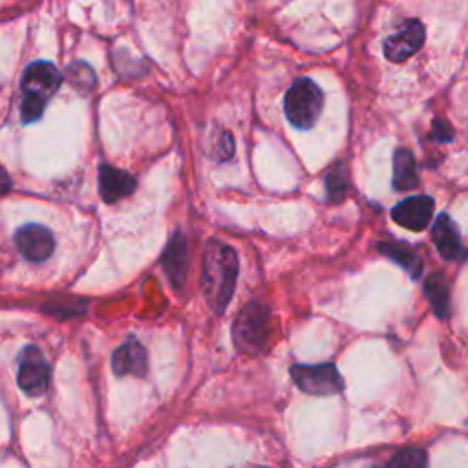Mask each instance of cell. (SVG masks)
Returning a JSON list of instances; mask_svg holds the SVG:
<instances>
[{
	"mask_svg": "<svg viewBox=\"0 0 468 468\" xmlns=\"http://www.w3.org/2000/svg\"><path fill=\"white\" fill-rule=\"evenodd\" d=\"M238 271V256L232 247L218 239H208L203 252L201 291L214 313L219 314L229 305L236 287Z\"/></svg>",
	"mask_w": 468,
	"mask_h": 468,
	"instance_id": "obj_1",
	"label": "cell"
},
{
	"mask_svg": "<svg viewBox=\"0 0 468 468\" xmlns=\"http://www.w3.org/2000/svg\"><path fill=\"white\" fill-rule=\"evenodd\" d=\"M322 108L324 93L309 77L296 79L283 97L285 117L298 130L313 128L322 113Z\"/></svg>",
	"mask_w": 468,
	"mask_h": 468,
	"instance_id": "obj_2",
	"label": "cell"
},
{
	"mask_svg": "<svg viewBox=\"0 0 468 468\" xmlns=\"http://www.w3.org/2000/svg\"><path fill=\"white\" fill-rule=\"evenodd\" d=\"M271 311L256 302L247 303L236 316L232 325V338L239 351L256 355L269 344Z\"/></svg>",
	"mask_w": 468,
	"mask_h": 468,
	"instance_id": "obj_3",
	"label": "cell"
},
{
	"mask_svg": "<svg viewBox=\"0 0 468 468\" xmlns=\"http://www.w3.org/2000/svg\"><path fill=\"white\" fill-rule=\"evenodd\" d=\"M291 377L294 384L309 395H336L344 389V380L331 362L324 364H294L291 367Z\"/></svg>",
	"mask_w": 468,
	"mask_h": 468,
	"instance_id": "obj_4",
	"label": "cell"
},
{
	"mask_svg": "<svg viewBox=\"0 0 468 468\" xmlns=\"http://www.w3.org/2000/svg\"><path fill=\"white\" fill-rule=\"evenodd\" d=\"M49 364L42 351L35 346H26L18 355V388L29 397H40L49 386Z\"/></svg>",
	"mask_w": 468,
	"mask_h": 468,
	"instance_id": "obj_5",
	"label": "cell"
},
{
	"mask_svg": "<svg viewBox=\"0 0 468 468\" xmlns=\"http://www.w3.org/2000/svg\"><path fill=\"white\" fill-rule=\"evenodd\" d=\"M424 26L417 18H408L399 31L384 40V55L391 62H402L420 49L424 44Z\"/></svg>",
	"mask_w": 468,
	"mask_h": 468,
	"instance_id": "obj_6",
	"label": "cell"
},
{
	"mask_svg": "<svg viewBox=\"0 0 468 468\" xmlns=\"http://www.w3.org/2000/svg\"><path fill=\"white\" fill-rule=\"evenodd\" d=\"M18 252L29 261H44L53 254L55 238L49 229L38 223H26L15 232Z\"/></svg>",
	"mask_w": 468,
	"mask_h": 468,
	"instance_id": "obj_7",
	"label": "cell"
},
{
	"mask_svg": "<svg viewBox=\"0 0 468 468\" xmlns=\"http://www.w3.org/2000/svg\"><path fill=\"white\" fill-rule=\"evenodd\" d=\"M62 82L60 71L51 64L44 60L31 62L22 75V91L24 95H37L44 101L55 95Z\"/></svg>",
	"mask_w": 468,
	"mask_h": 468,
	"instance_id": "obj_8",
	"label": "cell"
},
{
	"mask_svg": "<svg viewBox=\"0 0 468 468\" xmlns=\"http://www.w3.org/2000/svg\"><path fill=\"white\" fill-rule=\"evenodd\" d=\"M431 216L433 199L430 196H411L391 208L393 221L408 230H424L430 225Z\"/></svg>",
	"mask_w": 468,
	"mask_h": 468,
	"instance_id": "obj_9",
	"label": "cell"
},
{
	"mask_svg": "<svg viewBox=\"0 0 468 468\" xmlns=\"http://www.w3.org/2000/svg\"><path fill=\"white\" fill-rule=\"evenodd\" d=\"M112 366H113V373L119 377H124V375L144 377L148 369L146 349L139 344V340L132 336L113 351Z\"/></svg>",
	"mask_w": 468,
	"mask_h": 468,
	"instance_id": "obj_10",
	"label": "cell"
},
{
	"mask_svg": "<svg viewBox=\"0 0 468 468\" xmlns=\"http://www.w3.org/2000/svg\"><path fill=\"white\" fill-rule=\"evenodd\" d=\"M431 241L444 260L455 261L463 258V245L457 225L448 214H439L431 225Z\"/></svg>",
	"mask_w": 468,
	"mask_h": 468,
	"instance_id": "obj_11",
	"label": "cell"
},
{
	"mask_svg": "<svg viewBox=\"0 0 468 468\" xmlns=\"http://www.w3.org/2000/svg\"><path fill=\"white\" fill-rule=\"evenodd\" d=\"M135 177L121 168L110 165H102L99 168V192L106 203L130 196L135 190Z\"/></svg>",
	"mask_w": 468,
	"mask_h": 468,
	"instance_id": "obj_12",
	"label": "cell"
},
{
	"mask_svg": "<svg viewBox=\"0 0 468 468\" xmlns=\"http://www.w3.org/2000/svg\"><path fill=\"white\" fill-rule=\"evenodd\" d=\"M163 269L168 274L174 287H179L185 282L186 267H188V249L186 239L181 232H176L168 241L163 254Z\"/></svg>",
	"mask_w": 468,
	"mask_h": 468,
	"instance_id": "obj_13",
	"label": "cell"
},
{
	"mask_svg": "<svg viewBox=\"0 0 468 468\" xmlns=\"http://www.w3.org/2000/svg\"><path fill=\"white\" fill-rule=\"evenodd\" d=\"M419 185L415 157L408 148H399L393 155V188L397 192L413 190Z\"/></svg>",
	"mask_w": 468,
	"mask_h": 468,
	"instance_id": "obj_14",
	"label": "cell"
},
{
	"mask_svg": "<svg viewBox=\"0 0 468 468\" xmlns=\"http://www.w3.org/2000/svg\"><path fill=\"white\" fill-rule=\"evenodd\" d=\"M377 250L395 263H399L413 280H417L422 274V263L420 258L406 245L402 243H393V241H378Z\"/></svg>",
	"mask_w": 468,
	"mask_h": 468,
	"instance_id": "obj_15",
	"label": "cell"
},
{
	"mask_svg": "<svg viewBox=\"0 0 468 468\" xmlns=\"http://www.w3.org/2000/svg\"><path fill=\"white\" fill-rule=\"evenodd\" d=\"M424 294L439 318H446L450 313V292L442 272H433L424 282Z\"/></svg>",
	"mask_w": 468,
	"mask_h": 468,
	"instance_id": "obj_16",
	"label": "cell"
},
{
	"mask_svg": "<svg viewBox=\"0 0 468 468\" xmlns=\"http://www.w3.org/2000/svg\"><path fill=\"white\" fill-rule=\"evenodd\" d=\"M325 190H327V201L331 205L340 203L349 190V176L344 163H336L329 168L325 174Z\"/></svg>",
	"mask_w": 468,
	"mask_h": 468,
	"instance_id": "obj_17",
	"label": "cell"
},
{
	"mask_svg": "<svg viewBox=\"0 0 468 468\" xmlns=\"http://www.w3.org/2000/svg\"><path fill=\"white\" fill-rule=\"evenodd\" d=\"M66 79H68V82L71 86H75L80 91H90L93 88V84H95L93 69L86 62H82V60H77V62L68 66Z\"/></svg>",
	"mask_w": 468,
	"mask_h": 468,
	"instance_id": "obj_18",
	"label": "cell"
},
{
	"mask_svg": "<svg viewBox=\"0 0 468 468\" xmlns=\"http://www.w3.org/2000/svg\"><path fill=\"white\" fill-rule=\"evenodd\" d=\"M388 468H426V453L420 448H404L389 461Z\"/></svg>",
	"mask_w": 468,
	"mask_h": 468,
	"instance_id": "obj_19",
	"label": "cell"
},
{
	"mask_svg": "<svg viewBox=\"0 0 468 468\" xmlns=\"http://www.w3.org/2000/svg\"><path fill=\"white\" fill-rule=\"evenodd\" d=\"M46 108V101L37 95H24L20 104V115L24 122H35L40 119L42 112Z\"/></svg>",
	"mask_w": 468,
	"mask_h": 468,
	"instance_id": "obj_20",
	"label": "cell"
},
{
	"mask_svg": "<svg viewBox=\"0 0 468 468\" xmlns=\"http://www.w3.org/2000/svg\"><path fill=\"white\" fill-rule=\"evenodd\" d=\"M234 154V141L232 135L225 130L219 132L218 139L214 141V148H212V155L219 161H227L230 155Z\"/></svg>",
	"mask_w": 468,
	"mask_h": 468,
	"instance_id": "obj_21",
	"label": "cell"
},
{
	"mask_svg": "<svg viewBox=\"0 0 468 468\" xmlns=\"http://www.w3.org/2000/svg\"><path fill=\"white\" fill-rule=\"evenodd\" d=\"M431 137L439 143H448L453 137V128L444 119H435L431 122Z\"/></svg>",
	"mask_w": 468,
	"mask_h": 468,
	"instance_id": "obj_22",
	"label": "cell"
},
{
	"mask_svg": "<svg viewBox=\"0 0 468 468\" xmlns=\"http://www.w3.org/2000/svg\"><path fill=\"white\" fill-rule=\"evenodd\" d=\"M9 188H11V179H9L7 172H5V168L0 165V194L9 192Z\"/></svg>",
	"mask_w": 468,
	"mask_h": 468,
	"instance_id": "obj_23",
	"label": "cell"
}]
</instances>
